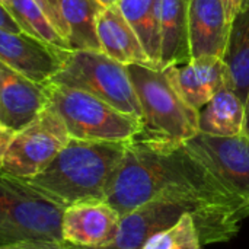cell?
Instances as JSON below:
<instances>
[{
	"instance_id": "18",
	"label": "cell",
	"mask_w": 249,
	"mask_h": 249,
	"mask_svg": "<svg viewBox=\"0 0 249 249\" xmlns=\"http://www.w3.org/2000/svg\"><path fill=\"white\" fill-rule=\"evenodd\" d=\"M245 102L229 86L222 88L200 111L198 133L232 137L242 134Z\"/></svg>"
},
{
	"instance_id": "27",
	"label": "cell",
	"mask_w": 249,
	"mask_h": 249,
	"mask_svg": "<svg viewBox=\"0 0 249 249\" xmlns=\"http://www.w3.org/2000/svg\"><path fill=\"white\" fill-rule=\"evenodd\" d=\"M13 134H15V130H12L9 127H0V171L3 168L6 150L9 147V143H10Z\"/></svg>"
},
{
	"instance_id": "1",
	"label": "cell",
	"mask_w": 249,
	"mask_h": 249,
	"mask_svg": "<svg viewBox=\"0 0 249 249\" xmlns=\"http://www.w3.org/2000/svg\"><path fill=\"white\" fill-rule=\"evenodd\" d=\"M158 196H169L187 204L203 245L229 242L249 219V198L228 187L182 146L162 152Z\"/></svg>"
},
{
	"instance_id": "14",
	"label": "cell",
	"mask_w": 249,
	"mask_h": 249,
	"mask_svg": "<svg viewBox=\"0 0 249 249\" xmlns=\"http://www.w3.org/2000/svg\"><path fill=\"white\" fill-rule=\"evenodd\" d=\"M191 58H223L232 19L222 0H190Z\"/></svg>"
},
{
	"instance_id": "33",
	"label": "cell",
	"mask_w": 249,
	"mask_h": 249,
	"mask_svg": "<svg viewBox=\"0 0 249 249\" xmlns=\"http://www.w3.org/2000/svg\"><path fill=\"white\" fill-rule=\"evenodd\" d=\"M101 1H102L104 4H111V1H109V0H101Z\"/></svg>"
},
{
	"instance_id": "15",
	"label": "cell",
	"mask_w": 249,
	"mask_h": 249,
	"mask_svg": "<svg viewBox=\"0 0 249 249\" xmlns=\"http://www.w3.org/2000/svg\"><path fill=\"white\" fill-rule=\"evenodd\" d=\"M0 105L6 125L18 131L45 108V83H35L0 61Z\"/></svg>"
},
{
	"instance_id": "8",
	"label": "cell",
	"mask_w": 249,
	"mask_h": 249,
	"mask_svg": "<svg viewBox=\"0 0 249 249\" xmlns=\"http://www.w3.org/2000/svg\"><path fill=\"white\" fill-rule=\"evenodd\" d=\"M160 177L162 152L131 140L111 177L105 200L124 216L158 196Z\"/></svg>"
},
{
	"instance_id": "2",
	"label": "cell",
	"mask_w": 249,
	"mask_h": 249,
	"mask_svg": "<svg viewBox=\"0 0 249 249\" xmlns=\"http://www.w3.org/2000/svg\"><path fill=\"white\" fill-rule=\"evenodd\" d=\"M127 143L70 139L53 162L26 182L63 207L83 200H105Z\"/></svg>"
},
{
	"instance_id": "29",
	"label": "cell",
	"mask_w": 249,
	"mask_h": 249,
	"mask_svg": "<svg viewBox=\"0 0 249 249\" xmlns=\"http://www.w3.org/2000/svg\"><path fill=\"white\" fill-rule=\"evenodd\" d=\"M242 136L249 139V92L247 99H245V115H244V128H242Z\"/></svg>"
},
{
	"instance_id": "5",
	"label": "cell",
	"mask_w": 249,
	"mask_h": 249,
	"mask_svg": "<svg viewBox=\"0 0 249 249\" xmlns=\"http://www.w3.org/2000/svg\"><path fill=\"white\" fill-rule=\"evenodd\" d=\"M45 107L60 115L71 139L125 143L140 131V120L80 89L45 82Z\"/></svg>"
},
{
	"instance_id": "17",
	"label": "cell",
	"mask_w": 249,
	"mask_h": 249,
	"mask_svg": "<svg viewBox=\"0 0 249 249\" xmlns=\"http://www.w3.org/2000/svg\"><path fill=\"white\" fill-rule=\"evenodd\" d=\"M190 0H160V57L159 69L191 60Z\"/></svg>"
},
{
	"instance_id": "22",
	"label": "cell",
	"mask_w": 249,
	"mask_h": 249,
	"mask_svg": "<svg viewBox=\"0 0 249 249\" xmlns=\"http://www.w3.org/2000/svg\"><path fill=\"white\" fill-rule=\"evenodd\" d=\"M6 9L18 20L25 34L54 47L70 50L69 42L57 32L35 0H10Z\"/></svg>"
},
{
	"instance_id": "28",
	"label": "cell",
	"mask_w": 249,
	"mask_h": 249,
	"mask_svg": "<svg viewBox=\"0 0 249 249\" xmlns=\"http://www.w3.org/2000/svg\"><path fill=\"white\" fill-rule=\"evenodd\" d=\"M226 10H228V15L231 19H233L238 13V10L241 9V4H242V0H222Z\"/></svg>"
},
{
	"instance_id": "31",
	"label": "cell",
	"mask_w": 249,
	"mask_h": 249,
	"mask_svg": "<svg viewBox=\"0 0 249 249\" xmlns=\"http://www.w3.org/2000/svg\"><path fill=\"white\" fill-rule=\"evenodd\" d=\"M73 249H120L115 247H102V248H83V247H73Z\"/></svg>"
},
{
	"instance_id": "11",
	"label": "cell",
	"mask_w": 249,
	"mask_h": 249,
	"mask_svg": "<svg viewBox=\"0 0 249 249\" xmlns=\"http://www.w3.org/2000/svg\"><path fill=\"white\" fill-rule=\"evenodd\" d=\"M69 51L25 32L0 28V61L35 83L48 82L63 67Z\"/></svg>"
},
{
	"instance_id": "4",
	"label": "cell",
	"mask_w": 249,
	"mask_h": 249,
	"mask_svg": "<svg viewBox=\"0 0 249 249\" xmlns=\"http://www.w3.org/2000/svg\"><path fill=\"white\" fill-rule=\"evenodd\" d=\"M64 207L29 182L0 171V245L64 242Z\"/></svg>"
},
{
	"instance_id": "26",
	"label": "cell",
	"mask_w": 249,
	"mask_h": 249,
	"mask_svg": "<svg viewBox=\"0 0 249 249\" xmlns=\"http://www.w3.org/2000/svg\"><path fill=\"white\" fill-rule=\"evenodd\" d=\"M0 28L12 31V32H18V34L23 32V29L20 28L18 20L9 13V10L1 3H0Z\"/></svg>"
},
{
	"instance_id": "24",
	"label": "cell",
	"mask_w": 249,
	"mask_h": 249,
	"mask_svg": "<svg viewBox=\"0 0 249 249\" xmlns=\"http://www.w3.org/2000/svg\"><path fill=\"white\" fill-rule=\"evenodd\" d=\"M35 1L41 7V10L44 12V15L48 18V20L53 23V26L57 29V32L67 41L69 29H67L66 22H64L63 13H61L60 0H35Z\"/></svg>"
},
{
	"instance_id": "7",
	"label": "cell",
	"mask_w": 249,
	"mask_h": 249,
	"mask_svg": "<svg viewBox=\"0 0 249 249\" xmlns=\"http://www.w3.org/2000/svg\"><path fill=\"white\" fill-rule=\"evenodd\" d=\"M70 139L60 115L45 107L31 123L15 131L1 172L28 181L41 174Z\"/></svg>"
},
{
	"instance_id": "19",
	"label": "cell",
	"mask_w": 249,
	"mask_h": 249,
	"mask_svg": "<svg viewBox=\"0 0 249 249\" xmlns=\"http://www.w3.org/2000/svg\"><path fill=\"white\" fill-rule=\"evenodd\" d=\"M223 60L229 71V88L245 102L249 92V0H242L232 19Z\"/></svg>"
},
{
	"instance_id": "9",
	"label": "cell",
	"mask_w": 249,
	"mask_h": 249,
	"mask_svg": "<svg viewBox=\"0 0 249 249\" xmlns=\"http://www.w3.org/2000/svg\"><path fill=\"white\" fill-rule=\"evenodd\" d=\"M182 149L238 194L249 198V139L197 133Z\"/></svg>"
},
{
	"instance_id": "35",
	"label": "cell",
	"mask_w": 249,
	"mask_h": 249,
	"mask_svg": "<svg viewBox=\"0 0 249 249\" xmlns=\"http://www.w3.org/2000/svg\"><path fill=\"white\" fill-rule=\"evenodd\" d=\"M0 127H4V125H3V124H1V123H0Z\"/></svg>"
},
{
	"instance_id": "25",
	"label": "cell",
	"mask_w": 249,
	"mask_h": 249,
	"mask_svg": "<svg viewBox=\"0 0 249 249\" xmlns=\"http://www.w3.org/2000/svg\"><path fill=\"white\" fill-rule=\"evenodd\" d=\"M0 249H73L66 242H22L0 245Z\"/></svg>"
},
{
	"instance_id": "23",
	"label": "cell",
	"mask_w": 249,
	"mask_h": 249,
	"mask_svg": "<svg viewBox=\"0 0 249 249\" xmlns=\"http://www.w3.org/2000/svg\"><path fill=\"white\" fill-rule=\"evenodd\" d=\"M142 249H203L191 214L185 213L174 226L155 233Z\"/></svg>"
},
{
	"instance_id": "6",
	"label": "cell",
	"mask_w": 249,
	"mask_h": 249,
	"mask_svg": "<svg viewBox=\"0 0 249 249\" xmlns=\"http://www.w3.org/2000/svg\"><path fill=\"white\" fill-rule=\"evenodd\" d=\"M48 82L80 89L124 114L137 120L142 118V108L127 66L115 61L102 51H69L63 67Z\"/></svg>"
},
{
	"instance_id": "32",
	"label": "cell",
	"mask_w": 249,
	"mask_h": 249,
	"mask_svg": "<svg viewBox=\"0 0 249 249\" xmlns=\"http://www.w3.org/2000/svg\"><path fill=\"white\" fill-rule=\"evenodd\" d=\"M9 1H10V0H0V3H1V4H3L4 7H6V6L9 4Z\"/></svg>"
},
{
	"instance_id": "13",
	"label": "cell",
	"mask_w": 249,
	"mask_h": 249,
	"mask_svg": "<svg viewBox=\"0 0 249 249\" xmlns=\"http://www.w3.org/2000/svg\"><path fill=\"white\" fill-rule=\"evenodd\" d=\"M187 105L200 111L222 88L229 86V71L223 58H191L162 69Z\"/></svg>"
},
{
	"instance_id": "21",
	"label": "cell",
	"mask_w": 249,
	"mask_h": 249,
	"mask_svg": "<svg viewBox=\"0 0 249 249\" xmlns=\"http://www.w3.org/2000/svg\"><path fill=\"white\" fill-rule=\"evenodd\" d=\"M115 4L137 34L150 63L159 69L160 0H117Z\"/></svg>"
},
{
	"instance_id": "10",
	"label": "cell",
	"mask_w": 249,
	"mask_h": 249,
	"mask_svg": "<svg viewBox=\"0 0 249 249\" xmlns=\"http://www.w3.org/2000/svg\"><path fill=\"white\" fill-rule=\"evenodd\" d=\"M118 212L102 198L73 203L64 207L61 220L63 241L71 247H111L120 225Z\"/></svg>"
},
{
	"instance_id": "3",
	"label": "cell",
	"mask_w": 249,
	"mask_h": 249,
	"mask_svg": "<svg viewBox=\"0 0 249 249\" xmlns=\"http://www.w3.org/2000/svg\"><path fill=\"white\" fill-rule=\"evenodd\" d=\"M127 70L142 108L140 131L134 142L172 152L198 133V111L184 102L162 69L128 64Z\"/></svg>"
},
{
	"instance_id": "12",
	"label": "cell",
	"mask_w": 249,
	"mask_h": 249,
	"mask_svg": "<svg viewBox=\"0 0 249 249\" xmlns=\"http://www.w3.org/2000/svg\"><path fill=\"white\" fill-rule=\"evenodd\" d=\"M190 210L185 203L169 196H158L130 213L121 216L111 247L142 249L150 236L174 226Z\"/></svg>"
},
{
	"instance_id": "34",
	"label": "cell",
	"mask_w": 249,
	"mask_h": 249,
	"mask_svg": "<svg viewBox=\"0 0 249 249\" xmlns=\"http://www.w3.org/2000/svg\"><path fill=\"white\" fill-rule=\"evenodd\" d=\"M109 1H111V3H115V1H117V0H109Z\"/></svg>"
},
{
	"instance_id": "20",
	"label": "cell",
	"mask_w": 249,
	"mask_h": 249,
	"mask_svg": "<svg viewBox=\"0 0 249 249\" xmlns=\"http://www.w3.org/2000/svg\"><path fill=\"white\" fill-rule=\"evenodd\" d=\"M61 13L69 29V48L101 51L96 22L107 4L101 0H60Z\"/></svg>"
},
{
	"instance_id": "16",
	"label": "cell",
	"mask_w": 249,
	"mask_h": 249,
	"mask_svg": "<svg viewBox=\"0 0 249 249\" xmlns=\"http://www.w3.org/2000/svg\"><path fill=\"white\" fill-rule=\"evenodd\" d=\"M96 34L101 51L115 61L124 66L144 64L155 67L150 63L137 34L115 3L107 4L101 12L96 22Z\"/></svg>"
},
{
	"instance_id": "30",
	"label": "cell",
	"mask_w": 249,
	"mask_h": 249,
	"mask_svg": "<svg viewBox=\"0 0 249 249\" xmlns=\"http://www.w3.org/2000/svg\"><path fill=\"white\" fill-rule=\"evenodd\" d=\"M0 123H1L4 127H7V125H6V117H4V112H3V109H1V105H0Z\"/></svg>"
}]
</instances>
